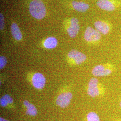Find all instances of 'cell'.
Wrapping results in <instances>:
<instances>
[{
	"instance_id": "11",
	"label": "cell",
	"mask_w": 121,
	"mask_h": 121,
	"mask_svg": "<svg viewBox=\"0 0 121 121\" xmlns=\"http://www.w3.org/2000/svg\"><path fill=\"white\" fill-rule=\"evenodd\" d=\"M72 5L75 10L80 12H86L89 8V4L81 1H73Z\"/></svg>"
},
{
	"instance_id": "3",
	"label": "cell",
	"mask_w": 121,
	"mask_h": 121,
	"mask_svg": "<svg viewBox=\"0 0 121 121\" xmlns=\"http://www.w3.org/2000/svg\"><path fill=\"white\" fill-rule=\"evenodd\" d=\"M101 33L96 29L88 26L85 30L84 38L87 42H95L100 40L101 38Z\"/></svg>"
},
{
	"instance_id": "1",
	"label": "cell",
	"mask_w": 121,
	"mask_h": 121,
	"mask_svg": "<svg viewBox=\"0 0 121 121\" xmlns=\"http://www.w3.org/2000/svg\"><path fill=\"white\" fill-rule=\"evenodd\" d=\"M29 9L31 16L36 19H43L46 15V7L40 0H33L30 2Z\"/></svg>"
},
{
	"instance_id": "17",
	"label": "cell",
	"mask_w": 121,
	"mask_h": 121,
	"mask_svg": "<svg viewBox=\"0 0 121 121\" xmlns=\"http://www.w3.org/2000/svg\"><path fill=\"white\" fill-rule=\"evenodd\" d=\"M7 59L5 57L0 56V69H3L7 64Z\"/></svg>"
},
{
	"instance_id": "13",
	"label": "cell",
	"mask_w": 121,
	"mask_h": 121,
	"mask_svg": "<svg viewBox=\"0 0 121 121\" xmlns=\"http://www.w3.org/2000/svg\"><path fill=\"white\" fill-rule=\"evenodd\" d=\"M23 104L27 108L26 114L30 116H35L37 114V110L33 104L30 103L28 101L25 100L23 101Z\"/></svg>"
},
{
	"instance_id": "10",
	"label": "cell",
	"mask_w": 121,
	"mask_h": 121,
	"mask_svg": "<svg viewBox=\"0 0 121 121\" xmlns=\"http://www.w3.org/2000/svg\"><path fill=\"white\" fill-rule=\"evenodd\" d=\"M94 26L96 30L101 34L106 35L110 31V26L105 22L101 21H97L94 22Z\"/></svg>"
},
{
	"instance_id": "6",
	"label": "cell",
	"mask_w": 121,
	"mask_h": 121,
	"mask_svg": "<svg viewBox=\"0 0 121 121\" xmlns=\"http://www.w3.org/2000/svg\"><path fill=\"white\" fill-rule=\"evenodd\" d=\"M68 56L69 58L73 59L75 64L77 65L82 64L86 59V56L85 54L75 49L70 51L68 54Z\"/></svg>"
},
{
	"instance_id": "7",
	"label": "cell",
	"mask_w": 121,
	"mask_h": 121,
	"mask_svg": "<svg viewBox=\"0 0 121 121\" xmlns=\"http://www.w3.org/2000/svg\"><path fill=\"white\" fill-rule=\"evenodd\" d=\"M79 30L78 20L75 17L72 18L70 20V26L67 30L68 35L70 37L74 38L77 35Z\"/></svg>"
},
{
	"instance_id": "16",
	"label": "cell",
	"mask_w": 121,
	"mask_h": 121,
	"mask_svg": "<svg viewBox=\"0 0 121 121\" xmlns=\"http://www.w3.org/2000/svg\"><path fill=\"white\" fill-rule=\"evenodd\" d=\"M86 117L87 121H100V119L98 114L93 112L88 113Z\"/></svg>"
},
{
	"instance_id": "8",
	"label": "cell",
	"mask_w": 121,
	"mask_h": 121,
	"mask_svg": "<svg viewBox=\"0 0 121 121\" xmlns=\"http://www.w3.org/2000/svg\"><path fill=\"white\" fill-rule=\"evenodd\" d=\"M32 83L33 86L37 89H42L46 83V79L42 73H36L32 78Z\"/></svg>"
},
{
	"instance_id": "14",
	"label": "cell",
	"mask_w": 121,
	"mask_h": 121,
	"mask_svg": "<svg viewBox=\"0 0 121 121\" xmlns=\"http://www.w3.org/2000/svg\"><path fill=\"white\" fill-rule=\"evenodd\" d=\"M57 40L54 37H49L45 39L44 46L48 49H52L55 48L57 45Z\"/></svg>"
},
{
	"instance_id": "18",
	"label": "cell",
	"mask_w": 121,
	"mask_h": 121,
	"mask_svg": "<svg viewBox=\"0 0 121 121\" xmlns=\"http://www.w3.org/2000/svg\"><path fill=\"white\" fill-rule=\"evenodd\" d=\"M4 17L2 13H0V28L2 30L4 29Z\"/></svg>"
},
{
	"instance_id": "19",
	"label": "cell",
	"mask_w": 121,
	"mask_h": 121,
	"mask_svg": "<svg viewBox=\"0 0 121 121\" xmlns=\"http://www.w3.org/2000/svg\"><path fill=\"white\" fill-rule=\"evenodd\" d=\"M0 121H9L8 120H7L5 119H4L3 118H2V117H0Z\"/></svg>"
},
{
	"instance_id": "12",
	"label": "cell",
	"mask_w": 121,
	"mask_h": 121,
	"mask_svg": "<svg viewBox=\"0 0 121 121\" xmlns=\"http://www.w3.org/2000/svg\"><path fill=\"white\" fill-rule=\"evenodd\" d=\"M11 32L13 37L17 40H20L22 38V34L18 26L13 22L11 25Z\"/></svg>"
},
{
	"instance_id": "9",
	"label": "cell",
	"mask_w": 121,
	"mask_h": 121,
	"mask_svg": "<svg viewBox=\"0 0 121 121\" xmlns=\"http://www.w3.org/2000/svg\"><path fill=\"white\" fill-rule=\"evenodd\" d=\"M99 8L107 11H112L115 10V6L109 0H98L96 3Z\"/></svg>"
},
{
	"instance_id": "4",
	"label": "cell",
	"mask_w": 121,
	"mask_h": 121,
	"mask_svg": "<svg viewBox=\"0 0 121 121\" xmlns=\"http://www.w3.org/2000/svg\"><path fill=\"white\" fill-rule=\"evenodd\" d=\"M98 85L99 82L97 78H91L88 83L87 88L88 95L92 97H95L99 95L100 91Z\"/></svg>"
},
{
	"instance_id": "5",
	"label": "cell",
	"mask_w": 121,
	"mask_h": 121,
	"mask_svg": "<svg viewBox=\"0 0 121 121\" xmlns=\"http://www.w3.org/2000/svg\"><path fill=\"white\" fill-rule=\"evenodd\" d=\"M72 98V94L70 92H65L60 94L56 100V104L58 106L64 108L70 104Z\"/></svg>"
},
{
	"instance_id": "20",
	"label": "cell",
	"mask_w": 121,
	"mask_h": 121,
	"mask_svg": "<svg viewBox=\"0 0 121 121\" xmlns=\"http://www.w3.org/2000/svg\"><path fill=\"white\" fill-rule=\"evenodd\" d=\"M120 106L121 108V100L120 101Z\"/></svg>"
},
{
	"instance_id": "15",
	"label": "cell",
	"mask_w": 121,
	"mask_h": 121,
	"mask_svg": "<svg viewBox=\"0 0 121 121\" xmlns=\"http://www.w3.org/2000/svg\"><path fill=\"white\" fill-rule=\"evenodd\" d=\"M13 102L12 98L8 94H5L0 99V105L2 107H5L8 104H11Z\"/></svg>"
},
{
	"instance_id": "2",
	"label": "cell",
	"mask_w": 121,
	"mask_h": 121,
	"mask_svg": "<svg viewBox=\"0 0 121 121\" xmlns=\"http://www.w3.org/2000/svg\"><path fill=\"white\" fill-rule=\"evenodd\" d=\"M113 67L111 65H96L92 70L91 73L95 77H103L109 75L112 73Z\"/></svg>"
}]
</instances>
